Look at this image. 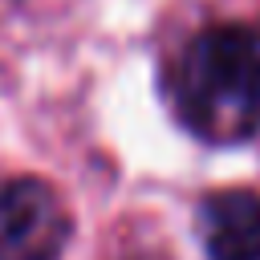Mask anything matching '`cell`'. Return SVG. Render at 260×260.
Listing matches in <instances>:
<instances>
[{
  "label": "cell",
  "instance_id": "6da1fadb",
  "mask_svg": "<svg viewBox=\"0 0 260 260\" xmlns=\"http://www.w3.org/2000/svg\"><path fill=\"white\" fill-rule=\"evenodd\" d=\"M179 122L207 142H244L260 130V32L215 24L199 32L171 69Z\"/></svg>",
  "mask_w": 260,
  "mask_h": 260
},
{
  "label": "cell",
  "instance_id": "7a4b0ae2",
  "mask_svg": "<svg viewBox=\"0 0 260 260\" xmlns=\"http://www.w3.org/2000/svg\"><path fill=\"white\" fill-rule=\"evenodd\" d=\"M69 240V211L61 195L32 179H0V260H57Z\"/></svg>",
  "mask_w": 260,
  "mask_h": 260
},
{
  "label": "cell",
  "instance_id": "3957f363",
  "mask_svg": "<svg viewBox=\"0 0 260 260\" xmlns=\"http://www.w3.org/2000/svg\"><path fill=\"white\" fill-rule=\"evenodd\" d=\"M199 236L211 260H260V195L244 187L207 195Z\"/></svg>",
  "mask_w": 260,
  "mask_h": 260
}]
</instances>
